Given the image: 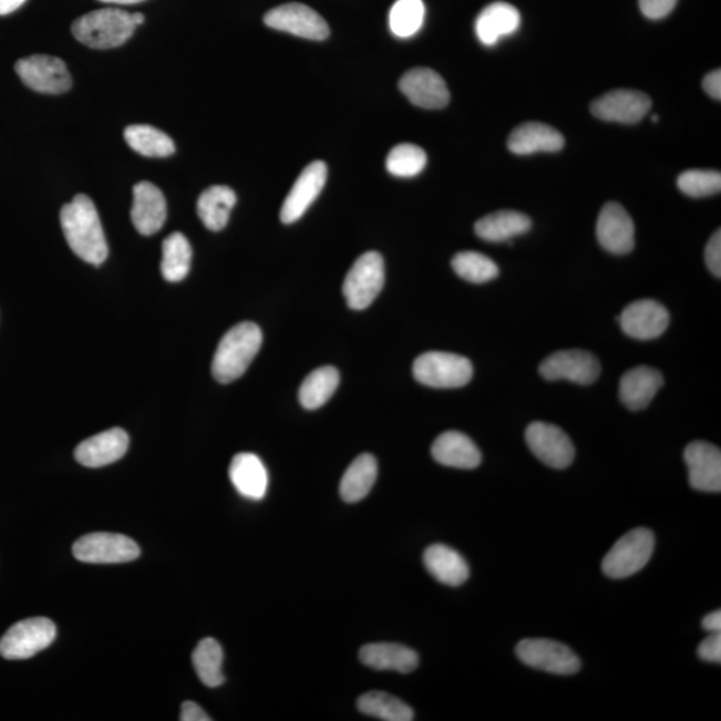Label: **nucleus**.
Here are the masks:
<instances>
[{"instance_id": "7ed1b4c3", "label": "nucleus", "mask_w": 721, "mask_h": 721, "mask_svg": "<svg viewBox=\"0 0 721 721\" xmlns=\"http://www.w3.org/2000/svg\"><path fill=\"white\" fill-rule=\"evenodd\" d=\"M136 25L132 14L120 9H102L78 18L73 23L76 41L91 49H114L127 42Z\"/></svg>"}, {"instance_id": "20e7f679", "label": "nucleus", "mask_w": 721, "mask_h": 721, "mask_svg": "<svg viewBox=\"0 0 721 721\" xmlns=\"http://www.w3.org/2000/svg\"><path fill=\"white\" fill-rule=\"evenodd\" d=\"M655 535L647 528H636L624 535L602 560L604 575L610 579H627L651 560Z\"/></svg>"}, {"instance_id": "dca6fc26", "label": "nucleus", "mask_w": 721, "mask_h": 721, "mask_svg": "<svg viewBox=\"0 0 721 721\" xmlns=\"http://www.w3.org/2000/svg\"><path fill=\"white\" fill-rule=\"evenodd\" d=\"M400 90L413 105L421 109H443L451 100L450 90H447L443 76L432 69L409 70L401 78Z\"/></svg>"}, {"instance_id": "de8ad7c7", "label": "nucleus", "mask_w": 721, "mask_h": 721, "mask_svg": "<svg viewBox=\"0 0 721 721\" xmlns=\"http://www.w3.org/2000/svg\"><path fill=\"white\" fill-rule=\"evenodd\" d=\"M24 2L25 0H0V17L11 14L22 8Z\"/></svg>"}, {"instance_id": "5701e85b", "label": "nucleus", "mask_w": 721, "mask_h": 721, "mask_svg": "<svg viewBox=\"0 0 721 721\" xmlns=\"http://www.w3.org/2000/svg\"><path fill=\"white\" fill-rule=\"evenodd\" d=\"M229 477L240 496L259 502L268 491V471L258 456L253 453H239L234 456L229 467Z\"/></svg>"}, {"instance_id": "cd10ccee", "label": "nucleus", "mask_w": 721, "mask_h": 721, "mask_svg": "<svg viewBox=\"0 0 721 721\" xmlns=\"http://www.w3.org/2000/svg\"><path fill=\"white\" fill-rule=\"evenodd\" d=\"M424 564L429 574L445 586L460 587L470 579V565L447 545L433 544L425 550Z\"/></svg>"}, {"instance_id": "ddd939ff", "label": "nucleus", "mask_w": 721, "mask_h": 721, "mask_svg": "<svg viewBox=\"0 0 721 721\" xmlns=\"http://www.w3.org/2000/svg\"><path fill=\"white\" fill-rule=\"evenodd\" d=\"M601 367L599 360L586 350H562L545 359L540 365V374L545 380H567L590 385L599 379Z\"/></svg>"}, {"instance_id": "c03bdc74", "label": "nucleus", "mask_w": 721, "mask_h": 721, "mask_svg": "<svg viewBox=\"0 0 721 721\" xmlns=\"http://www.w3.org/2000/svg\"><path fill=\"white\" fill-rule=\"evenodd\" d=\"M179 720L181 721H210L212 718L198 704L193 703V701H185V703L182 704Z\"/></svg>"}, {"instance_id": "473e14b6", "label": "nucleus", "mask_w": 721, "mask_h": 721, "mask_svg": "<svg viewBox=\"0 0 721 721\" xmlns=\"http://www.w3.org/2000/svg\"><path fill=\"white\" fill-rule=\"evenodd\" d=\"M340 385V373L333 367L316 369L300 388V402L308 411L321 408L331 399Z\"/></svg>"}, {"instance_id": "bb28decb", "label": "nucleus", "mask_w": 721, "mask_h": 721, "mask_svg": "<svg viewBox=\"0 0 721 721\" xmlns=\"http://www.w3.org/2000/svg\"><path fill=\"white\" fill-rule=\"evenodd\" d=\"M522 24V16L515 6L496 2L480 12L476 21V34L485 45H495L499 39L515 34Z\"/></svg>"}, {"instance_id": "a878e982", "label": "nucleus", "mask_w": 721, "mask_h": 721, "mask_svg": "<svg viewBox=\"0 0 721 721\" xmlns=\"http://www.w3.org/2000/svg\"><path fill=\"white\" fill-rule=\"evenodd\" d=\"M432 456L439 464L457 470H474L481 464V452L473 441L460 432H445L434 441Z\"/></svg>"}, {"instance_id": "f704fd0d", "label": "nucleus", "mask_w": 721, "mask_h": 721, "mask_svg": "<svg viewBox=\"0 0 721 721\" xmlns=\"http://www.w3.org/2000/svg\"><path fill=\"white\" fill-rule=\"evenodd\" d=\"M357 708L363 714L385 721H412L414 711L404 701L387 692L363 693L357 700Z\"/></svg>"}, {"instance_id": "79ce46f5", "label": "nucleus", "mask_w": 721, "mask_h": 721, "mask_svg": "<svg viewBox=\"0 0 721 721\" xmlns=\"http://www.w3.org/2000/svg\"><path fill=\"white\" fill-rule=\"evenodd\" d=\"M705 262L714 277H721V233L713 234L705 249Z\"/></svg>"}, {"instance_id": "aec40b11", "label": "nucleus", "mask_w": 721, "mask_h": 721, "mask_svg": "<svg viewBox=\"0 0 721 721\" xmlns=\"http://www.w3.org/2000/svg\"><path fill=\"white\" fill-rule=\"evenodd\" d=\"M132 220L142 236H153L164 227L167 205L164 193L151 182H140L133 188Z\"/></svg>"}, {"instance_id": "412c9836", "label": "nucleus", "mask_w": 721, "mask_h": 721, "mask_svg": "<svg viewBox=\"0 0 721 721\" xmlns=\"http://www.w3.org/2000/svg\"><path fill=\"white\" fill-rule=\"evenodd\" d=\"M128 443V434L123 429H109L78 445L75 460L87 467L106 466L125 456Z\"/></svg>"}, {"instance_id": "f03ea898", "label": "nucleus", "mask_w": 721, "mask_h": 721, "mask_svg": "<svg viewBox=\"0 0 721 721\" xmlns=\"http://www.w3.org/2000/svg\"><path fill=\"white\" fill-rule=\"evenodd\" d=\"M262 331L258 325L243 322L231 328L220 340L214 354L212 372L220 383H230L244 375L261 349Z\"/></svg>"}, {"instance_id": "7c9ffc66", "label": "nucleus", "mask_w": 721, "mask_h": 721, "mask_svg": "<svg viewBox=\"0 0 721 721\" xmlns=\"http://www.w3.org/2000/svg\"><path fill=\"white\" fill-rule=\"evenodd\" d=\"M379 474V465L372 454H361L343 474L340 493L343 502L359 503L369 495Z\"/></svg>"}, {"instance_id": "49530a36", "label": "nucleus", "mask_w": 721, "mask_h": 721, "mask_svg": "<svg viewBox=\"0 0 721 721\" xmlns=\"http://www.w3.org/2000/svg\"><path fill=\"white\" fill-rule=\"evenodd\" d=\"M703 628L710 634H720L721 632V612L720 610H713L710 615H707L703 619Z\"/></svg>"}, {"instance_id": "0eeeda50", "label": "nucleus", "mask_w": 721, "mask_h": 721, "mask_svg": "<svg viewBox=\"0 0 721 721\" xmlns=\"http://www.w3.org/2000/svg\"><path fill=\"white\" fill-rule=\"evenodd\" d=\"M56 627L45 617L22 620L12 626L0 640V656L6 660L30 659L53 645Z\"/></svg>"}, {"instance_id": "f8f14e48", "label": "nucleus", "mask_w": 721, "mask_h": 721, "mask_svg": "<svg viewBox=\"0 0 721 721\" xmlns=\"http://www.w3.org/2000/svg\"><path fill=\"white\" fill-rule=\"evenodd\" d=\"M264 22L270 29L310 39V41H325L330 34L329 25L325 19L309 6L302 3L278 6L265 16Z\"/></svg>"}, {"instance_id": "2f4dec72", "label": "nucleus", "mask_w": 721, "mask_h": 721, "mask_svg": "<svg viewBox=\"0 0 721 721\" xmlns=\"http://www.w3.org/2000/svg\"><path fill=\"white\" fill-rule=\"evenodd\" d=\"M193 250L182 233H173L162 244V276L168 282H181L190 271Z\"/></svg>"}, {"instance_id": "58836bf2", "label": "nucleus", "mask_w": 721, "mask_h": 721, "mask_svg": "<svg viewBox=\"0 0 721 721\" xmlns=\"http://www.w3.org/2000/svg\"><path fill=\"white\" fill-rule=\"evenodd\" d=\"M426 153L412 143H401L392 148L387 158L388 172L399 178H412L424 171Z\"/></svg>"}, {"instance_id": "ea45409f", "label": "nucleus", "mask_w": 721, "mask_h": 721, "mask_svg": "<svg viewBox=\"0 0 721 721\" xmlns=\"http://www.w3.org/2000/svg\"><path fill=\"white\" fill-rule=\"evenodd\" d=\"M678 186L688 197H710L721 190V174L713 171H688L680 174Z\"/></svg>"}, {"instance_id": "8fccbe9b", "label": "nucleus", "mask_w": 721, "mask_h": 721, "mask_svg": "<svg viewBox=\"0 0 721 721\" xmlns=\"http://www.w3.org/2000/svg\"><path fill=\"white\" fill-rule=\"evenodd\" d=\"M132 17H133V22H134L135 25H140L143 22H145V17L140 14V12H136V14H132Z\"/></svg>"}, {"instance_id": "2eb2a0df", "label": "nucleus", "mask_w": 721, "mask_h": 721, "mask_svg": "<svg viewBox=\"0 0 721 721\" xmlns=\"http://www.w3.org/2000/svg\"><path fill=\"white\" fill-rule=\"evenodd\" d=\"M327 178L328 166L322 161H316L303 168L284 200L281 209L284 224H295L307 213L311 204L320 196L325 184H327Z\"/></svg>"}, {"instance_id": "3c124183", "label": "nucleus", "mask_w": 721, "mask_h": 721, "mask_svg": "<svg viewBox=\"0 0 721 721\" xmlns=\"http://www.w3.org/2000/svg\"><path fill=\"white\" fill-rule=\"evenodd\" d=\"M658 121H659V116H658V115H655V116H653V122H658Z\"/></svg>"}, {"instance_id": "b1692460", "label": "nucleus", "mask_w": 721, "mask_h": 721, "mask_svg": "<svg viewBox=\"0 0 721 721\" xmlns=\"http://www.w3.org/2000/svg\"><path fill=\"white\" fill-rule=\"evenodd\" d=\"M662 385L665 379L659 370L648 367L635 368L621 377L620 399L631 411H642L651 404Z\"/></svg>"}, {"instance_id": "39448f33", "label": "nucleus", "mask_w": 721, "mask_h": 721, "mask_svg": "<svg viewBox=\"0 0 721 721\" xmlns=\"http://www.w3.org/2000/svg\"><path fill=\"white\" fill-rule=\"evenodd\" d=\"M414 379L422 385L437 389L465 387L473 377V367L463 356L428 352L413 363Z\"/></svg>"}, {"instance_id": "a19ab883", "label": "nucleus", "mask_w": 721, "mask_h": 721, "mask_svg": "<svg viewBox=\"0 0 721 721\" xmlns=\"http://www.w3.org/2000/svg\"><path fill=\"white\" fill-rule=\"evenodd\" d=\"M678 0H639L642 14L652 21L666 18L677 8Z\"/></svg>"}, {"instance_id": "e433bc0d", "label": "nucleus", "mask_w": 721, "mask_h": 721, "mask_svg": "<svg viewBox=\"0 0 721 721\" xmlns=\"http://www.w3.org/2000/svg\"><path fill=\"white\" fill-rule=\"evenodd\" d=\"M425 4L422 0H398L389 14V25L398 38H411L421 30L425 21Z\"/></svg>"}, {"instance_id": "c85d7f7f", "label": "nucleus", "mask_w": 721, "mask_h": 721, "mask_svg": "<svg viewBox=\"0 0 721 721\" xmlns=\"http://www.w3.org/2000/svg\"><path fill=\"white\" fill-rule=\"evenodd\" d=\"M532 220L523 213L503 210L490 214L477 220L474 230L481 239L486 243H505L517 236L528 233Z\"/></svg>"}, {"instance_id": "09e8293b", "label": "nucleus", "mask_w": 721, "mask_h": 721, "mask_svg": "<svg viewBox=\"0 0 721 721\" xmlns=\"http://www.w3.org/2000/svg\"><path fill=\"white\" fill-rule=\"evenodd\" d=\"M100 2L113 4H136L145 2V0H100Z\"/></svg>"}, {"instance_id": "6ab92c4d", "label": "nucleus", "mask_w": 721, "mask_h": 721, "mask_svg": "<svg viewBox=\"0 0 721 721\" xmlns=\"http://www.w3.org/2000/svg\"><path fill=\"white\" fill-rule=\"evenodd\" d=\"M619 322L624 333L632 339L655 340L667 330L669 313L659 302L641 300L624 309Z\"/></svg>"}, {"instance_id": "a211bd4d", "label": "nucleus", "mask_w": 721, "mask_h": 721, "mask_svg": "<svg viewBox=\"0 0 721 721\" xmlns=\"http://www.w3.org/2000/svg\"><path fill=\"white\" fill-rule=\"evenodd\" d=\"M684 460L693 490L708 493L721 491V452L705 441H694L687 446Z\"/></svg>"}, {"instance_id": "c9c22d12", "label": "nucleus", "mask_w": 721, "mask_h": 721, "mask_svg": "<svg viewBox=\"0 0 721 721\" xmlns=\"http://www.w3.org/2000/svg\"><path fill=\"white\" fill-rule=\"evenodd\" d=\"M224 651L217 640H200L193 652V666L206 687L217 688L225 683L223 672Z\"/></svg>"}, {"instance_id": "9d476101", "label": "nucleus", "mask_w": 721, "mask_h": 721, "mask_svg": "<svg viewBox=\"0 0 721 721\" xmlns=\"http://www.w3.org/2000/svg\"><path fill=\"white\" fill-rule=\"evenodd\" d=\"M76 560L87 564H121L135 560L141 555L132 538L119 534H90L74 544Z\"/></svg>"}, {"instance_id": "4468645a", "label": "nucleus", "mask_w": 721, "mask_h": 721, "mask_svg": "<svg viewBox=\"0 0 721 721\" xmlns=\"http://www.w3.org/2000/svg\"><path fill=\"white\" fill-rule=\"evenodd\" d=\"M651 107V99L641 91L614 90L596 100L590 112L601 121L634 125L645 119Z\"/></svg>"}, {"instance_id": "1a4fd4ad", "label": "nucleus", "mask_w": 721, "mask_h": 721, "mask_svg": "<svg viewBox=\"0 0 721 721\" xmlns=\"http://www.w3.org/2000/svg\"><path fill=\"white\" fill-rule=\"evenodd\" d=\"M16 71L25 86L42 94H63L71 89V75L60 58L32 55L19 60Z\"/></svg>"}, {"instance_id": "c756f323", "label": "nucleus", "mask_w": 721, "mask_h": 721, "mask_svg": "<svg viewBox=\"0 0 721 721\" xmlns=\"http://www.w3.org/2000/svg\"><path fill=\"white\" fill-rule=\"evenodd\" d=\"M237 204L236 193L227 186H212L200 194L197 213L203 224L212 231L225 229L233 207Z\"/></svg>"}, {"instance_id": "72a5a7b5", "label": "nucleus", "mask_w": 721, "mask_h": 721, "mask_svg": "<svg viewBox=\"0 0 721 721\" xmlns=\"http://www.w3.org/2000/svg\"><path fill=\"white\" fill-rule=\"evenodd\" d=\"M127 145L143 157L165 158L175 153L171 136L148 125H133L125 130Z\"/></svg>"}, {"instance_id": "4be33fe9", "label": "nucleus", "mask_w": 721, "mask_h": 721, "mask_svg": "<svg viewBox=\"0 0 721 721\" xmlns=\"http://www.w3.org/2000/svg\"><path fill=\"white\" fill-rule=\"evenodd\" d=\"M564 136L556 128L542 122H526L509 135L508 148L516 155L560 152Z\"/></svg>"}, {"instance_id": "37998d69", "label": "nucleus", "mask_w": 721, "mask_h": 721, "mask_svg": "<svg viewBox=\"0 0 721 721\" xmlns=\"http://www.w3.org/2000/svg\"><path fill=\"white\" fill-rule=\"evenodd\" d=\"M698 655L701 660L708 662H717L720 665L721 661V635L711 634L707 639L700 642L698 648Z\"/></svg>"}, {"instance_id": "423d86ee", "label": "nucleus", "mask_w": 721, "mask_h": 721, "mask_svg": "<svg viewBox=\"0 0 721 721\" xmlns=\"http://www.w3.org/2000/svg\"><path fill=\"white\" fill-rule=\"evenodd\" d=\"M385 284V266L377 251L362 255L349 270L342 291L349 308L363 310L381 293Z\"/></svg>"}, {"instance_id": "6e6552de", "label": "nucleus", "mask_w": 721, "mask_h": 721, "mask_svg": "<svg viewBox=\"0 0 721 721\" xmlns=\"http://www.w3.org/2000/svg\"><path fill=\"white\" fill-rule=\"evenodd\" d=\"M516 655L525 666L555 674H575L581 662L577 655L562 642L549 639H525L518 642Z\"/></svg>"}, {"instance_id": "a18cd8bd", "label": "nucleus", "mask_w": 721, "mask_h": 721, "mask_svg": "<svg viewBox=\"0 0 721 721\" xmlns=\"http://www.w3.org/2000/svg\"><path fill=\"white\" fill-rule=\"evenodd\" d=\"M703 89L705 93L712 96L713 100H721V71L713 70L710 74L705 75L703 81Z\"/></svg>"}, {"instance_id": "393cba45", "label": "nucleus", "mask_w": 721, "mask_h": 721, "mask_svg": "<svg viewBox=\"0 0 721 721\" xmlns=\"http://www.w3.org/2000/svg\"><path fill=\"white\" fill-rule=\"evenodd\" d=\"M362 665L375 671L411 673L418 669L420 658L413 649L391 642H375L360 649Z\"/></svg>"}, {"instance_id": "4c0bfd02", "label": "nucleus", "mask_w": 721, "mask_h": 721, "mask_svg": "<svg viewBox=\"0 0 721 721\" xmlns=\"http://www.w3.org/2000/svg\"><path fill=\"white\" fill-rule=\"evenodd\" d=\"M456 275L467 282L485 284L498 276V266L490 257L477 251H463L452 259Z\"/></svg>"}, {"instance_id": "f3484780", "label": "nucleus", "mask_w": 721, "mask_h": 721, "mask_svg": "<svg viewBox=\"0 0 721 721\" xmlns=\"http://www.w3.org/2000/svg\"><path fill=\"white\" fill-rule=\"evenodd\" d=\"M597 239L612 255H628L635 248V226L631 216L619 204L602 207L596 226Z\"/></svg>"}, {"instance_id": "9b49d317", "label": "nucleus", "mask_w": 721, "mask_h": 721, "mask_svg": "<svg viewBox=\"0 0 721 721\" xmlns=\"http://www.w3.org/2000/svg\"><path fill=\"white\" fill-rule=\"evenodd\" d=\"M526 444L535 456L554 470H565L575 460V446L563 429L534 422L525 432Z\"/></svg>"}, {"instance_id": "f257e3e1", "label": "nucleus", "mask_w": 721, "mask_h": 721, "mask_svg": "<svg viewBox=\"0 0 721 721\" xmlns=\"http://www.w3.org/2000/svg\"><path fill=\"white\" fill-rule=\"evenodd\" d=\"M61 225L70 249L84 262L101 266L109 256L100 214L87 196L78 194L62 207Z\"/></svg>"}]
</instances>
